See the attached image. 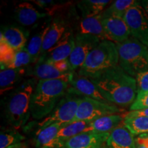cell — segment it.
<instances>
[{
    "label": "cell",
    "mask_w": 148,
    "mask_h": 148,
    "mask_svg": "<svg viewBox=\"0 0 148 148\" xmlns=\"http://www.w3.org/2000/svg\"><path fill=\"white\" fill-rule=\"evenodd\" d=\"M90 80L109 102L117 106H131L137 96L136 79L119 64Z\"/></svg>",
    "instance_id": "obj_1"
},
{
    "label": "cell",
    "mask_w": 148,
    "mask_h": 148,
    "mask_svg": "<svg viewBox=\"0 0 148 148\" xmlns=\"http://www.w3.org/2000/svg\"><path fill=\"white\" fill-rule=\"evenodd\" d=\"M68 88L69 83L60 79L38 80L30 100L33 119L40 121L49 115L66 95Z\"/></svg>",
    "instance_id": "obj_2"
},
{
    "label": "cell",
    "mask_w": 148,
    "mask_h": 148,
    "mask_svg": "<svg viewBox=\"0 0 148 148\" xmlns=\"http://www.w3.org/2000/svg\"><path fill=\"white\" fill-rule=\"evenodd\" d=\"M38 81L34 77L26 79L6 97L4 105L5 119L14 130L21 128L28 121L31 115V97Z\"/></svg>",
    "instance_id": "obj_3"
},
{
    "label": "cell",
    "mask_w": 148,
    "mask_h": 148,
    "mask_svg": "<svg viewBox=\"0 0 148 148\" xmlns=\"http://www.w3.org/2000/svg\"><path fill=\"white\" fill-rule=\"evenodd\" d=\"M119 64V53L115 42L103 40L94 48L79 69V76L95 79Z\"/></svg>",
    "instance_id": "obj_4"
},
{
    "label": "cell",
    "mask_w": 148,
    "mask_h": 148,
    "mask_svg": "<svg viewBox=\"0 0 148 148\" xmlns=\"http://www.w3.org/2000/svg\"><path fill=\"white\" fill-rule=\"evenodd\" d=\"M119 65L133 77L148 70V47L131 36L128 39L116 42Z\"/></svg>",
    "instance_id": "obj_5"
},
{
    "label": "cell",
    "mask_w": 148,
    "mask_h": 148,
    "mask_svg": "<svg viewBox=\"0 0 148 148\" xmlns=\"http://www.w3.org/2000/svg\"><path fill=\"white\" fill-rule=\"evenodd\" d=\"M82 97L66 92L52 112L37 123L38 129L43 128L53 123L64 125L71 123L76 114L77 107Z\"/></svg>",
    "instance_id": "obj_6"
},
{
    "label": "cell",
    "mask_w": 148,
    "mask_h": 148,
    "mask_svg": "<svg viewBox=\"0 0 148 148\" xmlns=\"http://www.w3.org/2000/svg\"><path fill=\"white\" fill-rule=\"evenodd\" d=\"M123 108L114 104L103 103L91 98L82 97L73 122L92 121L102 116L124 112Z\"/></svg>",
    "instance_id": "obj_7"
},
{
    "label": "cell",
    "mask_w": 148,
    "mask_h": 148,
    "mask_svg": "<svg viewBox=\"0 0 148 148\" xmlns=\"http://www.w3.org/2000/svg\"><path fill=\"white\" fill-rule=\"evenodd\" d=\"M123 18L131 36L148 47V14L143 7L139 3L131 7Z\"/></svg>",
    "instance_id": "obj_8"
},
{
    "label": "cell",
    "mask_w": 148,
    "mask_h": 148,
    "mask_svg": "<svg viewBox=\"0 0 148 148\" xmlns=\"http://www.w3.org/2000/svg\"><path fill=\"white\" fill-rule=\"evenodd\" d=\"M101 41L100 38L92 35L75 34V45L68 58L72 71L79 69L82 66L90 51Z\"/></svg>",
    "instance_id": "obj_9"
},
{
    "label": "cell",
    "mask_w": 148,
    "mask_h": 148,
    "mask_svg": "<svg viewBox=\"0 0 148 148\" xmlns=\"http://www.w3.org/2000/svg\"><path fill=\"white\" fill-rule=\"evenodd\" d=\"M27 75H30L38 80L60 79L69 84L74 77L73 72L60 71L53 64L47 61L38 59L31 69H27Z\"/></svg>",
    "instance_id": "obj_10"
},
{
    "label": "cell",
    "mask_w": 148,
    "mask_h": 148,
    "mask_svg": "<svg viewBox=\"0 0 148 148\" xmlns=\"http://www.w3.org/2000/svg\"><path fill=\"white\" fill-rule=\"evenodd\" d=\"M67 93L79 97L83 96L85 97L91 98L101 102L112 104L107 100L97 86L87 77L74 76L73 79L69 84Z\"/></svg>",
    "instance_id": "obj_11"
},
{
    "label": "cell",
    "mask_w": 148,
    "mask_h": 148,
    "mask_svg": "<svg viewBox=\"0 0 148 148\" xmlns=\"http://www.w3.org/2000/svg\"><path fill=\"white\" fill-rule=\"evenodd\" d=\"M75 45V35L71 29L68 28L65 34L56 45L49 49L39 59L49 62H55L69 58Z\"/></svg>",
    "instance_id": "obj_12"
},
{
    "label": "cell",
    "mask_w": 148,
    "mask_h": 148,
    "mask_svg": "<svg viewBox=\"0 0 148 148\" xmlns=\"http://www.w3.org/2000/svg\"><path fill=\"white\" fill-rule=\"evenodd\" d=\"M110 134L94 131L82 132L68 140L61 148H98L106 143Z\"/></svg>",
    "instance_id": "obj_13"
},
{
    "label": "cell",
    "mask_w": 148,
    "mask_h": 148,
    "mask_svg": "<svg viewBox=\"0 0 148 148\" xmlns=\"http://www.w3.org/2000/svg\"><path fill=\"white\" fill-rule=\"evenodd\" d=\"M101 21L110 41L115 43L121 42L131 36L130 31L123 18L112 16L102 18Z\"/></svg>",
    "instance_id": "obj_14"
},
{
    "label": "cell",
    "mask_w": 148,
    "mask_h": 148,
    "mask_svg": "<svg viewBox=\"0 0 148 148\" xmlns=\"http://www.w3.org/2000/svg\"><path fill=\"white\" fill-rule=\"evenodd\" d=\"M68 28L69 25L61 16H57L52 19L44 40L40 56L45 55L49 49L56 45L65 34Z\"/></svg>",
    "instance_id": "obj_15"
},
{
    "label": "cell",
    "mask_w": 148,
    "mask_h": 148,
    "mask_svg": "<svg viewBox=\"0 0 148 148\" xmlns=\"http://www.w3.org/2000/svg\"><path fill=\"white\" fill-rule=\"evenodd\" d=\"M91 121H76L62 125L54 140L47 148H61L68 140L82 132H90Z\"/></svg>",
    "instance_id": "obj_16"
},
{
    "label": "cell",
    "mask_w": 148,
    "mask_h": 148,
    "mask_svg": "<svg viewBox=\"0 0 148 148\" xmlns=\"http://www.w3.org/2000/svg\"><path fill=\"white\" fill-rule=\"evenodd\" d=\"M14 18L23 26H31L40 18L48 16L46 12H40L32 3L21 2L14 8Z\"/></svg>",
    "instance_id": "obj_17"
},
{
    "label": "cell",
    "mask_w": 148,
    "mask_h": 148,
    "mask_svg": "<svg viewBox=\"0 0 148 148\" xmlns=\"http://www.w3.org/2000/svg\"><path fill=\"white\" fill-rule=\"evenodd\" d=\"M0 36L16 51H21L27 45L28 33L22 27L8 25L1 27Z\"/></svg>",
    "instance_id": "obj_18"
},
{
    "label": "cell",
    "mask_w": 148,
    "mask_h": 148,
    "mask_svg": "<svg viewBox=\"0 0 148 148\" xmlns=\"http://www.w3.org/2000/svg\"><path fill=\"white\" fill-rule=\"evenodd\" d=\"M106 144L108 148H136L134 135L123 123L110 132Z\"/></svg>",
    "instance_id": "obj_19"
},
{
    "label": "cell",
    "mask_w": 148,
    "mask_h": 148,
    "mask_svg": "<svg viewBox=\"0 0 148 148\" xmlns=\"http://www.w3.org/2000/svg\"><path fill=\"white\" fill-rule=\"evenodd\" d=\"M76 29V34L92 35L101 40H110L103 27L100 14L92 17L82 18L77 23Z\"/></svg>",
    "instance_id": "obj_20"
},
{
    "label": "cell",
    "mask_w": 148,
    "mask_h": 148,
    "mask_svg": "<svg viewBox=\"0 0 148 148\" xmlns=\"http://www.w3.org/2000/svg\"><path fill=\"white\" fill-rule=\"evenodd\" d=\"M127 113L114 114L102 116L90 123L89 131L101 133H110L123 123Z\"/></svg>",
    "instance_id": "obj_21"
},
{
    "label": "cell",
    "mask_w": 148,
    "mask_h": 148,
    "mask_svg": "<svg viewBox=\"0 0 148 148\" xmlns=\"http://www.w3.org/2000/svg\"><path fill=\"white\" fill-rule=\"evenodd\" d=\"M27 67L20 69H1L0 71V87L1 94L12 89H14V86L18 84L24 76L27 75Z\"/></svg>",
    "instance_id": "obj_22"
},
{
    "label": "cell",
    "mask_w": 148,
    "mask_h": 148,
    "mask_svg": "<svg viewBox=\"0 0 148 148\" xmlns=\"http://www.w3.org/2000/svg\"><path fill=\"white\" fill-rule=\"evenodd\" d=\"M50 24V21L47 20V22L44 23L39 30L35 33L27 42L25 48L32 58V63H36L40 58L44 40Z\"/></svg>",
    "instance_id": "obj_23"
},
{
    "label": "cell",
    "mask_w": 148,
    "mask_h": 148,
    "mask_svg": "<svg viewBox=\"0 0 148 148\" xmlns=\"http://www.w3.org/2000/svg\"><path fill=\"white\" fill-rule=\"evenodd\" d=\"M62 126L58 123H53L37 130L34 139L35 148H47L54 140Z\"/></svg>",
    "instance_id": "obj_24"
},
{
    "label": "cell",
    "mask_w": 148,
    "mask_h": 148,
    "mask_svg": "<svg viewBox=\"0 0 148 148\" xmlns=\"http://www.w3.org/2000/svg\"><path fill=\"white\" fill-rule=\"evenodd\" d=\"M112 1L108 0H83L77 3L82 18L92 17L100 14L105 7Z\"/></svg>",
    "instance_id": "obj_25"
},
{
    "label": "cell",
    "mask_w": 148,
    "mask_h": 148,
    "mask_svg": "<svg viewBox=\"0 0 148 148\" xmlns=\"http://www.w3.org/2000/svg\"><path fill=\"white\" fill-rule=\"evenodd\" d=\"M138 3L134 0H116L110 3V6L105 9L100 14L101 19L105 18L124 17L125 13L131 7Z\"/></svg>",
    "instance_id": "obj_26"
},
{
    "label": "cell",
    "mask_w": 148,
    "mask_h": 148,
    "mask_svg": "<svg viewBox=\"0 0 148 148\" xmlns=\"http://www.w3.org/2000/svg\"><path fill=\"white\" fill-rule=\"evenodd\" d=\"M123 124L129 131L134 135H140L148 134V117L143 116H125Z\"/></svg>",
    "instance_id": "obj_27"
},
{
    "label": "cell",
    "mask_w": 148,
    "mask_h": 148,
    "mask_svg": "<svg viewBox=\"0 0 148 148\" xmlns=\"http://www.w3.org/2000/svg\"><path fill=\"white\" fill-rule=\"evenodd\" d=\"M25 136L16 130L1 131L0 134V148H14L19 145Z\"/></svg>",
    "instance_id": "obj_28"
},
{
    "label": "cell",
    "mask_w": 148,
    "mask_h": 148,
    "mask_svg": "<svg viewBox=\"0 0 148 148\" xmlns=\"http://www.w3.org/2000/svg\"><path fill=\"white\" fill-rule=\"evenodd\" d=\"M16 51L0 36V63L1 69L8 68L14 61Z\"/></svg>",
    "instance_id": "obj_29"
},
{
    "label": "cell",
    "mask_w": 148,
    "mask_h": 148,
    "mask_svg": "<svg viewBox=\"0 0 148 148\" xmlns=\"http://www.w3.org/2000/svg\"><path fill=\"white\" fill-rule=\"evenodd\" d=\"M32 63V60L26 48L16 52L14 61L8 69H20L27 67L29 64Z\"/></svg>",
    "instance_id": "obj_30"
},
{
    "label": "cell",
    "mask_w": 148,
    "mask_h": 148,
    "mask_svg": "<svg viewBox=\"0 0 148 148\" xmlns=\"http://www.w3.org/2000/svg\"><path fill=\"white\" fill-rule=\"evenodd\" d=\"M137 95L148 92V70L138 73L136 76Z\"/></svg>",
    "instance_id": "obj_31"
},
{
    "label": "cell",
    "mask_w": 148,
    "mask_h": 148,
    "mask_svg": "<svg viewBox=\"0 0 148 148\" xmlns=\"http://www.w3.org/2000/svg\"><path fill=\"white\" fill-rule=\"evenodd\" d=\"M148 108V92L136 96V99L130 106V111Z\"/></svg>",
    "instance_id": "obj_32"
},
{
    "label": "cell",
    "mask_w": 148,
    "mask_h": 148,
    "mask_svg": "<svg viewBox=\"0 0 148 148\" xmlns=\"http://www.w3.org/2000/svg\"><path fill=\"white\" fill-rule=\"evenodd\" d=\"M50 63L53 64L57 68L58 70H60V71L64 72V73H66V72H73L71 69V66H70L69 60L68 59H66V60L58 61V62H50Z\"/></svg>",
    "instance_id": "obj_33"
},
{
    "label": "cell",
    "mask_w": 148,
    "mask_h": 148,
    "mask_svg": "<svg viewBox=\"0 0 148 148\" xmlns=\"http://www.w3.org/2000/svg\"><path fill=\"white\" fill-rule=\"evenodd\" d=\"M135 140L136 148H148V134L140 135Z\"/></svg>",
    "instance_id": "obj_34"
},
{
    "label": "cell",
    "mask_w": 148,
    "mask_h": 148,
    "mask_svg": "<svg viewBox=\"0 0 148 148\" xmlns=\"http://www.w3.org/2000/svg\"><path fill=\"white\" fill-rule=\"evenodd\" d=\"M147 116L148 117V108L143 109V110L130 111V112H127L126 115H125V116H127V117H132V116Z\"/></svg>",
    "instance_id": "obj_35"
},
{
    "label": "cell",
    "mask_w": 148,
    "mask_h": 148,
    "mask_svg": "<svg viewBox=\"0 0 148 148\" xmlns=\"http://www.w3.org/2000/svg\"><path fill=\"white\" fill-rule=\"evenodd\" d=\"M141 5L145 9L147 13L148 14V0H145V1H141Z\"/></svg>",
    "instance_id": "obj_36"
},
{
    "label": "cell",
    "mask_w": 148,
    "mask_h": 148,
    "mask_svg": "<svg viewBox=\"0 0 148 148\" xmlns=\"http://www.w3.org/2000/svg\"><path fill=\"white\" fill-rule=\"evenodd\" d=\"M98 148H108V146H107V145H106V143H103V144H102V145H100V146H99V147H98Z\"/></svg>",
    "instance_id": "obj_37"
},
{
    "label": "cell",
    "mask_w": 148,
    "mask_h": 148,
    "mask_svg": "<svg viewBox=\"0 0 148 148\" xmlns=\"http://www.w3.org/2000/svg\"><path fill=\"white\" fill-rule=\"evenodd\" d=\"M18 146H19V145H18V146H16V147H14V148H17L18 147Z\"/></svg>",
    "instance_id": "obj_38"
}]
</instances>
